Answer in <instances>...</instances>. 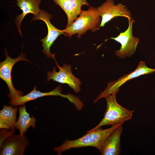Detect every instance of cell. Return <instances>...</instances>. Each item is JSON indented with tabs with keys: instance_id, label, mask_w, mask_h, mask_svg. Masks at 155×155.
<instances>
[{
	"instance_id": "obj_11",
	"label": "cell",
	"mask_w": 155,
	"mask_h": 155,
	"mask_svg": "<svg viewBox=\"0 0 155 155\" xmlns=\"http://www.w3.org/2000/svg\"><path fill=\"white\" fill-rule=\"evenodd\" d=\"M65 11L67 18L66 28L70 25L80 15L83 10L82 7L89 5L87 0H53Z\"/></svg>"
},
{
	"instance_id": "obj_3",
	"label": "cell",
	"mask_w": 155,
	"mask_h": 155,
	"mask_svg": "<svg viewBox=\"0 0 155 155\" xmlns=\"http://www.w3.org/2000/svg\"><path fill=\"white\" fill-rule=\"evenodd\" d=\"M117 92H114L104 98L107 108L104 116L100 122L91 130H93L106 125H113L123 123L131 120L133 111L125 108L117 102L116 98Z\"/></svg>"
},
{
	"instance_id": "obj_8",
	"label": "cell",
	"mask_w": 155,
	"mask_h": 155,
	"mask_svg": "<svg viewBox=\"0 0 155 155\" xmlns=\"http://www.w3.org/2000/svg\"><path fill=\"white\" fill-rule=\"evenodd\" d=\"M97 8L101 18L99 27H104L106 23L117 17H125L128 21L132 19L131 13L127 7L121 3L115 5L113 0H106Z\"/></svg>"
},
{
	"instance_id": "obj_14",
	"label": "cell",
	"mask_w": 155,
	"mask_h": 155,
	"mask_svg": "<svg viewBox=\"0 0 155 155\" xmlns=\"http://www.w3.org/2000/svg\"><path fill=\"white\" fill-rule=\"evenodd\" d=\"M16 0L17 6L22 11V13L17 16L15 19V23L20 34L22 36L20 25L23 19L28 13H32L35 16L38 14L41 10L39 8L41 0Z\"/></svg>"
},
{
	"instance_id": "obj_4",
	"label": "cell",
	"mask_w": 155,
	"mask_h": 155,
	"mask_svg": "<svg viewBox=\"0 0 155 155\" xmlns=\"http://www.w3.org/2000/svg\"><path fill=\"white\" fill-rule=\"evenodd\" d=\"M135 22L133 19L129 21L128 26L126 30L121 32L116 37L112 36L109 38L121 44L120 49L115 51L116 55L120 58L130 57L136 52L140 39L133 35V25Z\"/></svg>"
},
{
	"instance_id": "obj_6",
	"label": "cell",
	"mask_w": 155,
	"mask_h": 155,
	"mask_svg": "<svg viewBox=\"0 0 155 155\" xmlns=\"http://www.w3.org/2000/svg\"><path fill=\"white\" fill-rule=\"evenodd\" d=\"M52 17L51 14L45 11L41 10L38 15L33 16L31 21L40 20L46 23L48 28V34L45 37L39 40L42 43V52L48 58H53L55 60V54L51 53L50 48L58 36L61 34L65 36V34L62 30L58 29L51 23L50 20Z\"/></svg>"
},
{
	"instance_id": "obj_2",
	"label": "cell",
	"mask_w": 155,
	"mask_h": 155,
	"mask_svg": "<svg viewBox=\"0 0 155 155\" xmlns=\"http://www.w3.org/2000/svg\"><path fill=\"white\" fill-rule=\"evenodd\" d=\"M101 21L97 8L90 6L87 10L83 11L80 16L70 25L62 30L65 36L69 38L73 35L78 34L77 38L90 30L92 32L98 30Z\"/></svg>"
},
{
	"instance_id": "obj_1",
	"label": "cell",
	"mask_w": 155,
	"mask_h": 155,
	"mask_svg": "<svg viewBox=\"0 0 155 155\" xmlns=\"http://www.w3.org/2000/svg\"><path fill=\"white\" fill-rule=\"evenodd\" d=\"M123 124H116L110 128L102 129L101 127L93 130H90L87 133L77 139L70 140L66 139L60 146L54 148L57 155L72 148H78L88 146L94 147L100 152L106 139L116 129Z\"/></svg>"
},
{
	"instance_id": "obj_16",
	"label": "cell",
	"mask_w": 155,
	"mask_h": 155,
	"mask_svg": "<svg viewBox=\"0 0 155 155\" xmlns=\"http://www.w3.org/2000/svg\"><path fill=\"white\" fill-rule=\"evenodd\" d=\"M18 109L12 106L4 105L0 111V121L5 124L9 129L15 130Z\"/></svg>"
},
{
	"instance_id": "obj_5",
	"label": "cell",
	"mask_w": 155,
	"mask_h": 155,
	"mask_svg": "<svg viewBox=\"0 0 155 155\" xmlns=\"http://www.w3.org/2000/svg\"><path fill=\"white\" fill-rule=\"evenodd\" d=\"M6 56L5 59L0 63V78L5 82L8 88L10 93L7 96L10 100L22 96L23 92L16 90L14 87L12 81L11 71L14 65L20 61L29 62L25 57V55L22 52L17 57L13 59L8 55L6 49L5 50Z\"/></svg>"
},
{
	"instance_id": "obj_12",
	"label": "cell",
	"mask_w": 155,
	"mask_h": 155,
	"mask_svg": "<svg viewBox=\"0 0 155 155\" xmlns=\"http://www.w3.org/2000/svg\"><path fill=\"white\" fill-rule=\"evenodd\" d=\"M37 87L35 86L33 90L27 94L10 100L9 104L13 106H23L28 101L48 96H59L68 98L69 101H71L73 98V95L71 94L64 95L61 94L62 88L60 86H58L53 91L47 92H43L39 90H37Z\"/></svg>"
},
{
	"instance_id": "obj_13",
	"label": "cell",
	"mask_w": 155,
	"mask_h": 155,
	"mask_svg": "<svg viewBox=\"0 0 155 155\" xmlns=\"http://www.w3.org/2000/svg\"><path fill=\"white\" fill-rule=\"evenodd\" d=\"M123 129L121 125L114 130L105 141L100 151L102 155H119L121 151L120 138Z\"/></svg>"
},
{
	"instance_id": "obj_9",
	"label": "cell",
	"mask_w": 155,
	"mask_h": 155,
	"mask_svg": "<svg viewBox=\"0 0 155 155\" xmlns=\"http://www.w3.org/2000/svg\"><path fill=\"white\" fill-rule=\"evenodd\" d=\"M56 65L59 69L58 72L56 71L55 67L51 71H48L47 81L51 80L53 81L62 84H66L72 88L76 92H80V86L82 84L80 80L75 77L71 72V66L64 63L60 67L58 64L56 60Z\"/></svg>"
},
{
	"instance_id": "obj_17",
	"label": "cell",
	"mask_w": 155,
	"mask_h": 155,
	"mask_svg": "<svg viewBox=\"0 0 155 155\" xmlns=\"http://www.w3.org/2000/svg\"><path fill=\"white\" fill-rule=\"evenodd\" d=\"M0 145L3 142L9 137L14 134L15 132V130H11L5 128L0 129Z\"/></svg>"
},
{
	"instance_id": "obj_7",
	"label": "cell",
	"mask_w": 155,
	"mask_h": 155,
	"mask_svg": "<svg viewBox=\"0 0 155 155\" xmlns=\"http://www.w3.org/2000/svg\"><path fill=\"white\" fill-rule=\"evenodd\" d=\"M154 72L155 69H151L148 67L145 62L140 61L137 67L133 71L123 75L117 80L108 83L107 86L104 90L98 95L94 101V102H96L99 99L105 97L114 92H117L119 90L120 87L127 81L140 76L151 74Z\"/></svg>"
},
{
	"instance_id": "obj_10",
	"label": "cell",
	"mask_w": 155,
	"mask_h": 155,
	"mask_svg": "<svg viewBox=\"0 0 155 155\" xmlns=\"http://www.w3.org/2000/svg\"><path fill=\"white\" fill-rule=\"evenodd\" d=\"M29 142L25 135L13 134L0 145L1 155H23Z\"/></svg>"
},
{
	"instance_id": "obj_15",
	"label": "cell",
	"mask_w": 155,
	"mask_h": 155,
	"mask_svg": "<svg viewBox=\"0 0 155 155\" xmlns=\"http://www.w3.org/2000/svg\"><path fill=\"white\" fill-rule=\"evenodd\" d=\"M18 110L19 117L15 124V128L19 130L20 135H24L30 127H32L33 129L35 127L36 120L33 115L30 117L26 111L25 105L19 106Z\"/></svg>"
}]
</instances>
